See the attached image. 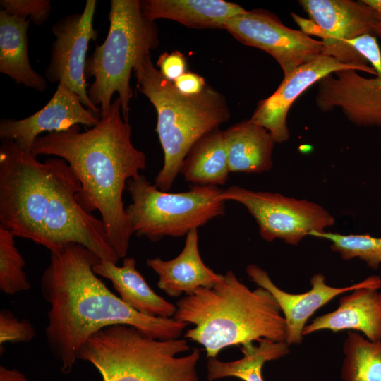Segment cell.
<instances>
[{
  "label": "cell",
  "instance_id": "obj_4",
  "mask_svg": "<svg viewBox=\"0 0 381 381\" xmlns=\"http://www.w3.org/2000/svg\"><path fill=\"white\" fill-rule=\"evenodd\" d=\"M133 71L138 90L147 97L157 115L155 130L164 152V164L154 184L168 191L192 146L226 122L231 111L224 96L210 85L197 95L180 92L155 67L150 54L138 59Z\"/></svg>",
  "mask_w": 381,
  "mask_h": 381
},
{
  "label": "cell",
  "instance_id": "obj_29",
  "mask_svg": "<svg viewBox=\"0 0 381 381\" xmlns=\"http://www.w3.org/2000/svg\"><path fill=\"white\" fill-rule=\"evenodd\" d=\"M0 6L8 15L30 19L36 25L47 20L52 9L49 0H1Z\"/></svg>",
  "mask_w": 381,
  "mask_h": 381
},
{
  "label": "cell",
  "instance_id": "obj_24",
  "mask_svg": "<svg viewBox=\"0 0 381 381\" xmlns=\"http://www.w3.org/2000/svg\"><path fill=\"white\" fill-rule=\"evenodd\" d=\"M223 131L202 136L186 155L179 174L193 186L224 185L230 174Z\"/></svg>",
  "mask_w": 381,
  "mask_h": 381
},
{
  "label": "cell",
  "instance_id": "obj_23",
  "mask_svg": "<svg viewBox=\"0 0 381 381\" xmlns=\"http://www.w3.org/2000/svg\"><path fill=\"white\" fill-rule=\"evenodd\" d=\"M30 23V19L12 16L0 9V72L16 83L44 92L47 80L32 68L28 58Z\"/></svg>",
  "mask_w": 381,
  "mask_h": 381
},
{
  "label": "cell",
  "instance_id": "obj_9",
  "mask_svg": "<svg viewBox=\"0 0 381 381\" xmlns=\"http://www.w3.org/2000/svg\"><path fill=\"white\" fill-rule=\"evenodd\" d=\"M49 198L40 246L50 252L75 243L100 260L117 263L120 259L108 239L102 219L87 212L78 203L76 194L81 186L68 164L61 158H49Z\"/></svg>",
  "mask_w": 381,
  "mask_h": 381
},
{
  "label": "cell",
  "instance_id": "obj_20",
  "mask_svg": "<svg viewBox=\"0 0 381 381\" xmlns=\"http://www.w3.org/2000/svg\"><path fill=\"white\" fill-rule=\"evenodd\" d=\"M134 258L126 257L123 265L99 260L92 267L97 275L110 280L120 298L128 306L146 316L171 318L176 311V305L157 294L135 267Z\"/></svg>",
  "mask_w": 381,
  "mask_h": 381
},
{
  "label": "cell",
  "instance_id": "obj_14",
  "mask_svg": "<svg viewBox=\"0 0 381 381\" xmlns=\"http://www.w3.org/2000/svg\"><path fill=\"white\" fill-rule=\"evenodd\" d=\"M100 118L101 114L85 107L75 92L60 83L50 100L35 114L20 120L1 119L0 138L1 140H12L23 150L30 152L34 142L42 133L62 131L80 124L90 128Z\"/></svg>",
  "mask_w": 381,
  "mask_h": 381
},
{
  "label": "cell",
  "instance_id": "obj_13",
  "mask_svg": "<svg viewBox=\"0 0 381 381\" xmlns=\"http://www.w3.org/2000/svg\"><path fill=\"white\" fill-rule=\"evenodd\" d=\"M96 5L95 0H87L82 13L68 14L52 25L55 40L45 78L52 83H64L80 97L85 107L101 114L100 109L89 99L85 74L88 45L98 34L93 27Z\"/></svg>",
  "mask_w": 381,
  "mask_h": 381
},
{
  "label": "cell",
  "instance_id": "obj_2",
  "mask_svg": "<svg viewBox=\"0 0 381 381\" xmlns=\"http://www.w3.org/2000/svg\"><path fill=\"white\" fill-rule=\"evenodd\" d=\"M132 127L122 115L117 97L93 127L80 126L40 135L31 148L38 155L64 159L80 181L75 198L88 213L98 210L110 244L119 258H126L133 234L123 200L130 179L146 168L145 154L131 142Z\"/></svg>",
  "mask_w": 381,
  "mask_h": 381
},
{
  "label": "cell",
  "instance_id": "obj_31",
  "mask_svg": "<svg viewBox=\"0 0 381 381\" xmlns=\"http://www.w3.org/2000/svg\"><path fill=\"white\" fill-rule=\"evenodd\" d=\"M345 42L370 63L377 75L381 76V51L375 36L364 34Z\"/></svg>",
  "mask_w": 381,
  "mask_h": 381
},
{
  "label": "cell",
  "instance_id": "obj_27",
  "mask_svg": "<svg viewBox=\"0 0 381 381\" xmlns=\"http://www.w3.org/2000/svg\"><path fill=\"white\" fill-rule=\"evenodd\" d=\"M312 236L329 240L332 250L339 253L343 260L358 258L373 270H377L381 265V237L328 231L314 233Z\"/></svg>",
  "mask_w": 381,
  "mask_h": 381
},
{
  "label": "cell",
  "instance_id": "obj_16",
  "mask_svg": "<svg viewBox=\"0 0 381 381\" xmlns=\"http://www.w3.org/2000/svg\"><path fill=\"white\" fill-rule=\"evenodd\" d=\"M315 103L322 111L339 107L356 126L381 128V76L365 78L354 69L328 74L318 82Z\"/></svg>",
  "mask_w": 381,
  "mask_h": 381
},
{
  "label": "cell",
  "instance_id": "obj_22",
  "mask_svg": "<svg viewBox=\"0 0 381 381\" xmlns=\"http://www.w3.org/2000/svg\"><path fill=\"white\" fill-rule=\"evenodd\" d=\"M223 133L230 172L260 174L271 169L275 142L264 127L248 119Z\"/></svg>",
  "mask_w": 381,
  "mask_h": 381
},
{
  "label": "cell",
  "instance_id": "obj_25",
  "mask_svg": "<svg viewBox=\"0 0 381 381\" xmlns=\"http://www.w3.org/2000/svg\"><path fill=\"white\" fill-rule=\"evenodd\" d=\"M243 354L240 359L221 361L216 358H209L207 363V379L214 380L234 377L243 381H265L262 368L265 363L286 356L290 350L286 341L262 339L258 346L253 343L241 346Z\"/></svg>",
  "mask_w": 381,
  "mask_h": 381
},
{
  "label": "cell",
  "instance_id": "obj_26",
  "mask_svg": "<svg viewBox=\"0 0 381 381\" xmlns=\"http://www.w3.org/2000/svg\"><path fill=\"white\" fill-rule=\"evenodd\" d=\"M342 381H381V339L349 331L343 344Z\"/></svg>",
  "mask_w": 381,
  "mask_h": 381
},
{
  "label": "cell",
  "instance_id": "obj_7",
  "mask_svg": "<svg viewBox=\"0 0 381 381\" xmlns=\"http://www.w3.org/2000/svg\"><path fill=\"white\" fill-rule=\"evenodd\" d=\"M126 189L131 203L126 212L133 234L153 242L186 236L225 213L226 201L218 186H193L185 192L169 193L140 175L128 181Z\"/></svg>",
  "mask_w": 381,
  "mask_h": 381
},
{
  "label": "cell",
  "instance_id": "obj_34",
  "mask_svg": "<svg viewBox=\"0 0 381 381\" xmlns=\"http://www.w3.org/2000/svg\"><path fill=\"white\" fill-rule=\"evenodd\" d=\"M0 381H28L25 375L17 369L0 366Z\"/></svg>",
  "mask_w": 381,
  "mask_h": 381
},
{
  "label": "cell",
  "instance_id": "obj_15",
  "mask_svg": "<svg viewBox=\"0 0 381 381\" xmlns=\"http://www.w3.org/2000/svg\"><path fill=\"white\" fill-rule=\"evenodd\" d=\"M246 272L252 282L270 291L277 302L286 322L285 341L289 346L302 343L303 331L309 318L337 296L365 286H381V278L373 275L348 286L335 287L325 282L322 274L316 273L310 278V290L291 294L275 285L267 272L255 264L248 265Z\"/></svg>",
  "mask_w": 381,
  "mask_h": 381
},
{
  "label": "cell",
  "instance_id": "obj_18",
  "mask_svg": "<svg viewBox=\"0 0 381 381\" xmlns=\"http://www.w3.org/2000/svg\"><path fill=\"white\" fill-rule=\"evenodd\" d=\"M380 285H369L349 291L341 297L334 310L318 316L306 325L303 337L320 330H349L361 332L371 341L380 340Z\"/></svg>",
  "mask_w": 381,
  "mask_h": 381
},
{
  "label": "cell",
  "instance_id": "obj_1",
  "mask_svg": "<svg viewBox=\"0 0 381 381\" xmlns=\"http://www.w3.org/2000/svg\"><path fill=\"white\" fill-rule=\"evenodd\" d=\"M99 260L86 247L70 243L51 252L41 277V294L50 305L47 342L66 374L72 371L88 338L107 326L130 325L150 337L168 340L179 339L189 325L146 316L126 304L93 272Z\"/></svg>",
  "mask_w": 381,
  "mask_h": 381
},
{
  "label": "cell",
  "instance_id": "obj_36",
  "mask_svg": "<svg viewBox=\"0 0 381 381\" xmlns=\"http://www.w3.org/2000/svg\"><path fill=\"white\" fill-rule=\"evenodd\" d=\"M380 37L381 38V36Z\"/></svg>",
  "mask_w": 381,
  "mask_h": 381
},
{
  "label": "cell",
  "instance_id": "obj_8",
  "mask_svg": "<svg viewBox=\"0 0 381 381\" xmlns=\"http://www.w3.org/2000/svg\"><path fill=\"white\" fill-rule=\"evenodd\" d=\"M49 165L12 140L0 147V226L41 244L49 198Z\"/></svg>",
  "mask_w": 381,
  "mask_h": 381
},
{
  "label": "cell",
  "instance_id": "obj_33",
  "mask_svg": "<svg viewBox=\"0 0 381 381\" xmlns=\"http://www.w3.org/2000/svg\"><path fill=\"white\" fill-rule=\"evenodd\" d=\"M174 85L180 92L193 95L201 92L207 84L201 75L186 71L174 82Z\"/></svg>",
  "mask_w": 381,
  "mask_h": 381
},
{
  "label": "cell",
  "instance_id": "obj_21",
  "mask_svg": "<svg viewBox=\"0 0 381 381\" xmlns=\"http://www.w3.org/2000/svg\"><path fill=\"white\" fill-rule=\"evenodd\" d=\"M140 6L143 16L150 21L169 19L198 29H224L226 20L246 11L223 0H143Z\"/></svg>",
  "mask_w": 381,
  "mask_h": 381
},
{
  "label": "cell",
  "instance_id": "obj_5",
  "mask_svg": "<svg viewBox=\"0 0 381 381\" xmlns=\"http://www.w3.org/2000/svg\"><path fill=\"white\" fill-rule=\"evenodd\" d=\"M186 339L160 340L134 327L112 325L94 333L81 347L78 358L90 363L103 381H198L200 350Z\"/></svg>",
  "mask_w": 381,
  "mask_h": 381
},
{
  "label": "cell",
  "instance_id": "obj_28",
  "mask_svg": "<svg viewBox=\"0 0 381 381\" xmlns=\"http://www.w3.org/2000/svg\"><path fill=\"white\" fill-rule=\"evenodd\" d=\"M15 237L11 231L0 226V290L8 295L30 288L23 270L25 262L16 246Z\"/></svg>",
  "mask_w": 381,
  "mask_h": 381
},
{
  "label": "cell",
  "instance_id": "obj_6",
  "mask_svg": "<svg viewBox=\"0 0 381 381\" xmlns=\"http://www.w3.org/2000/svg\"><path fill=\"white\" fill-rule=\"evenodd\" d=\"M109 18L105 40L86 61L85 78H94L87 95L103 115L109 110L112 96L117 93L123 117L128 121L133 96L131 72L142 56L158 47V29L155 22L143 16L138 0H111Z\"/></svg>",
  "mask_w": 381,
  "mask_h": 381
},
{
  "label": "cell",
  "instance_id": "obj_12",
  "mask_svg": "<svg viewBox=\"0 0 381 381\" xmlns=\"http://www.w3.org/2000/svg\"><path fill=\"white\" fill-rule=\"evenodd\" d=\"M224 29L240 42L271 55L284 76L325 53L322 41L286 27L275 15L262 10L235 16L226 20Z\"/></svg>",
  "mask_w": 381,
  "mask_h": 381
},
{
  "label": "cell",
  "instance_id": "obj_30",
  "mask_svg": "<svg viewBox=\"0 0 381 381\" xmlns=\"http://www.w3.org/2000/svg\"><path fill=\"white\" fill-rule=\"evenodd\" d=\"M36 335L33 325L27 319L19 320L8 309L0 311V344L29 342Z\"/></svg>",
  "mask_w": 381,
  "mask_h": 381
},
{
  "label": "cell",
  "instance_id": "obj_17",
  "mask_svg": "<svg viewBox=\"0 0 381 381\" xmlns=\"http://www.w3.org/2000/svg\"><path fill=\"white\" fill-rule=\"evenodd\" d=\"M346 69L361 71L358 67L343 64L325 54L315 57L284 76L276 91L258 102L250 120L264 127L275 143L286 141L290 136L287 114L295 100L328 74Z\"/></svg>",
  "mask_w": 381,
  "mask_h": 381
},
{
  "label": "cell",
  "instance_id": "obj_3",
  "mask_svg": "<svg viewBox=\"0 0 381 381\" xmlns=\"http://www.w3.org/2000/svg\"><path fill=\"white\" fill-rule=\"evenodd\" d=\"M176 306L173 318L195 325L184 337L201 344L208 358L227 346L286 341L285 320L272 294L260 286L250 290L231 270L220 282L197 289Z\"/></svg>",
  "mask_w": 381,
  "mask_h": 381
},
{
  "label": "cell",
  "instance_id": "obj_19",
  "mask_svg": "<svg viewBox=\"0 0 381 381\" xmlns=\"http://www.w3.org/2000/svg\"><path fill=\"white\" fill-rule=\"evenodd\" d=\"M146 264L158 275V287L171 297L190 295L200 287L220 282L224 277L202 261L198 249V229L187 234L183 248L176 258L169 260L149 258Z\"/></svg>",
  "mask_w": 381,
  "mask_h": 381
},
{
  "label": "cell",
  "instance_id": "obj_11",
  "mask_svg": "<svg viewBox=\"0 0 381 381\" xmlns=\"http://www.w3.org/2000/svg\"><path fill=\"white\" fill-rule=\"evenodd\" d=\"M298 3L310 19L294 13L291 16L301 31L322 39L324 54L371 72L368 63L345 42L364 34L375 36L377 20L369 6L363 0H300Z\"/></svg>",
  "mask_w": 381,
  "mask_h": 381
},
{
  "label": "cell",
  "instance_id": "obj_32",
  "mask_svg": "<svg viewBox=\"0 0 381 381\" xmlns=\"http://www.w3.org/2000/svg\"><path fill=\"white\" fill-rule=\"evenodd\" d=\"M157 64L161 75L172 83L186 72V59L179 51L163 53L159 56Z\"/></svg>",
  "mask_w": 381,
  "mask_h": 381
},
{
  "label": "cell",
  "instance_id": "obj_10",
  "mask_svg": "<svg viewBox=\"0 0 381 381\" xmlns=\"http://www.w3.org/2000/svg\"><path fill=\"white\" fill-rule=\"evenodd\" d=\"M220 197L243 205L255 219L260 236L268 242L281 239L297 246L307 236L326 231L335 223L334 217L321 205L277 193L231 186L223 190Z\"/></svg>",
  "mask_w": 381,
  "mask_h": 381
},
{
  "label": "cell",
  "instance_id": "obj_35",
  "mask_svg": "<svg viewBox=\"0 0 381 381\" xmlns=\"http://www.w3.org/2000/svg\"><path fill=\"white\" fill-rule=\"evenodd\" d=\"M374 11L377 20V25L375 28V36H381V0H363Z\"/></svg>",
  "mask_w": 381,
  "mask_h": 381
}]
</instances>
